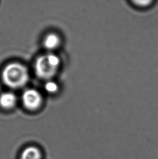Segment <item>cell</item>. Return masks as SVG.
<instances>
[{
	"instance_id": "obj_1",
	"label": "cell",
	"mask_w": 158,
	"mask_h": 159,
	"mask_svg": "<svg viewBox=\"0 0 158 159\" xmlns=\"http://www.w3.org/2000/svg\"><path fill=\"white\" fill-rule=\"evenodd\" d=\"M2 79L4 84L9 88H20L24 86L29 80L28 70L21 64L12 62L3 70Z\"/></svg>"
},
{
	"instance_id": "obj_2",
	"label": "cell",
	"mask_w": 158,
	"mask_h": 159,
	"mask_svg": "<svg viewBox=\"0 0 158 159\" xmlns=\"http://www.w3.org/2000/svg\"><path fill=\"white\" fill-rule=\"evenodd\" d=\"M60 65V59L53 53L40 56L35 63V73L43 80H50L57 73Z\"/></svg>"
},
{
	"instance_id": "obj_3",
	"label": "cell",
	"mask_w": 158,
	"mask_h": 159,
	"mask_svg": "<svg viewBox=\"0 0 158 159\" xmlns=\"http://www.w3.org/2000/svg\"><path fill=\"white\" fill-rule=\"evenodd\" d=\"M22 101L26 109L29 110H35L41 105L42 98L38 91L34 89H29L23 93Z\"/></svg>"
},
{
	"instance_id": "obj_4",
	"label": "cell",
	"mask_w": 158,
	"mask_h": 159,
	"mask_svg": "<svg viewBox=\"0 0 158 159\" xmlns=\"http://www.w3.org/2000/svg\"><path fill=\"white\" fill-rule=\"evenodd\" d=\"M20 159H43V153L39 147L30 145L22 151Z\"/></svg>"
},
{
	"instance_id": "obj_5",
	"label": "cell",
	"mask_w": 158,
	"mask_h": 159,
	"mask_svg": "<svg viewBox=\"0 0 158 159\" xmlns=\"http://www.w3.org/2000/svg\"><path fill=\"white\" fill-rule=\"evenodd\" d=\"M16 96L11 92H6L0 95V106L5 109H11L17 102Z\"/></svg>"
},
{
	"instance_id": "obj_6",
	"label": "cell",
	"mask_w": 158,
	"mask_h": 159,
	"mask_svg": "<svg viewBox=\"0 0 158 159\" xmlns=\"http://www.w3.org/2000/svg\"><path fill=\"white\" fill-rule=\"evenodd\" d=\"M60 43V39L57 35L50 33L47 35L43 41V45L48 50H53L58 48Z\"/></svg>"
},
{
	"instance_id": "obj_7",
	"label": "cell",
	"mask_w": 158,
	"mask_h": 159,
	"mask_svg": "<svg viewBox=\"0 0 158 159\" xmlns=\"http://www.w3.org/2000/svg\"><path fill=\"white\" fill-rule=\"evenodd\" d=\"M45 88L48 93H53L58 90L59 87L55 82L49 80L45 84Z\"/></svg>"
},
{
	"instance_id": "obj_8",
	"label": "cell",
	"mask_w": 158,
	"mask_h": 159,
	"mask_svg": "<svg viewBox=\"0 0 158 159\" xmlns=\"http://www.w3.org/2000/svg\"><path fill=\"white\" fill-rule=\"evenodd\" d=\"M134 3H135V4H136L137 6L139 7H146L149 5L151 1H134Z\"/></svg>"
}]
</instances>
